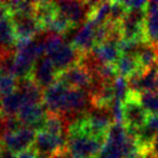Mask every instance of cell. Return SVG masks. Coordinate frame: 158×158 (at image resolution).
Masks as SVG:
<instances>
[{"mask_svg":"<svg viewBox=\"0 0 158 158\" xmlns=\"http://www.w3.org/2000/svg\"><path fill=\"white\" fill-rule=\"evenodd\" d=\"M46 56L52 61L57 72H62L80 63L82 54L64 40L63 36L51 34L44 38Z\"/></svg>","mask_w":158,"mask_h":158,"instance_id":"1","label":"cell"},{"mask_svg":"<svg viewBox=\"0 0 158 158\" xmlns=\"http://www.w3.org/2000/svg\"><path fill=\"white\" fill-rule=\"evenodd\" d=\"M105 141L77 130H67L66 149L72 158H95Z\"/></svg>","mask_w":158,"mask_h":158,"instance_id":"2","label":"cell"},{"mask_svg":"<svg viewBox=\"0 0 158 158\" xmlns=\"http://www.w3.org/2000/svg\"><path fill=\"white\" fill-rule=\"evenodd\" d=\"M123 126L128 132L133 134L145 126L148 118V113L141 105L138 93L130 91L127 100L123 102Z\"/></svg>","mask_w":158,"mask_h":158,"instance_id":"3","label":"cell"},{"mask_svg":"<svg viewBox=\"0 0 158 158\" xmlns=\"http://www.w3.org/2000/svg\"><path fill=\"white\" fill-rule=\"evenodd\" d=\"M90 104V94L88 91L67 88L62 99L59 115L67 120L72 116L87 112Z\"/></svg>","mask_w":158,"mask_h":158,"instance_id":"4","label":"cell"},{"mask_svg":"<svg viewBox=\"0 0 158 158\" xmlns=\"http://www.w3.org/2000/svg\"><path fill=\"white\" fill-rule=\"evenodd\" d=\"M56 81L62 82L68 88L80 89L89 92L94 85V77L86 66L79 63L57 73Z\"/></svg>","mask_w":158,"mask_h":158,"instance_id":"5","label":"cell"},{"mask_svg":"<svg viewBox=\"0 0 158 158\" xmlns=\"http://www.w3.org/2000/svg\"><path fill=\"white\" fill-rule=\"evenodd\" d=\"M37 131L26 126H22L16 131H5L2 134L3 147L19 155L33 147Z\"/></svg>","mask_w":158,"mask_h":158,"instance_id":"6","label":"cell"},{"mask_svg":"<svg viewBox=\"0 0 158 158\" xmlns=\"http://www.w3.org/2000/svg\"><path fill=\"white\" fill-rule=\"evenodd\" d=\"M67 138L65 135H55L44 131H38L31 148L39 156L53 157L66 151Z\"/></svg>","mask_w":158,"mask_h":158,"instance_id":"7","label":"cell"},{"mask_svg":"<svg viewBox=\"0 0 158 158\" xmlns=\"http://www.w3.org/2000/svg\"><path fill=\"white\" fill-rule=\"evenodd\" d=\"M47 116H48V112L42 102L41 103L25 102L16 117L23 126L31 127L38 132L42 129Z\"/></svg>","mask_w":158,"mask_h":158,"instance_id":"8","label":"cell"},{"mask_svg":"<svg viewBox=\"0 0 158 158\" xmlns=\"http://www.w3.org/2000/svg\"><path fill=\"white\" fill-rule=\"evenodd\" d=\"M12 23L18 41L33 40L36 35L42 31L39 22L33 14H11Z\"/></svg>","mask_w":158,"mask_h":158,"instance_id":"9","label":"cell"},{"mask_svg":"<svg viewBox=\"0 0 158 158\" xmlns=\"http://www.w3.org/2000/svg\"><path fill=\"white\" fill-rule=\"evenodd\" d=\"M57 73L52 61L48 56H44L34 65L31 78L39 88L44 90L56 81Z\"/></svg>","mask_w":158,"mask_h":158,"instance_id":"10","label":"cell"},{"mask_svg":"<svg viewBox=\"0 0 158 158\" xmlns=\"http://www.w3.org/2000/svg\"><path fill=\"white\" fill-rule=\"evenodd\" d=\"M56 3L57 11L66 18V20L72 24V26L82 23L85 19L88 18L90 7L88 1H73V0H64Z\"/></svg>","mask_w":158,"mask_h":158,"instance_id":"11","label":"cell"},{"mask_svg":"<svg viewBox=\"0 0 158 158\" xmlns=\"http://www.w3.org/2000/svg\"><path fill=\"white\" fill-rule=\"evenodd\" d=\"M16 35L12 23L11 13L6 2H0V48L11 51L15 49Z\"/></svg>","mask_w":158,"mask_h":158,"instance_id":"12","label":"cell"},{"mask_svg":"<svg viewBox=\"0 0 158 158\" xmlns=\"http://www.w3.org/2000/svg\"><path fill=\"white\" fill-rule=\"evenodd\" d=\"M95 29L97 25L93 24L91 21L86 20V22L75 34L72 44L81 54L91 52V50L95 47Z\"/></svg>","mask_w":158,"mask_h":158,"instance_id":"13","label":"cell"},{"mask_svg":"<svg viewBox=\"0 0 158 158\" xmlns=\"http://www.w3.org/2000/svg\"><path fill=\"white\" fill-rule=\"evenodd\" d=\"M144 31L146 42L158 47V1H149L145 8Z\"/></svg>","mask_w":158,"mask_h":158,"instance_id":"14","label":"cell"},{"mask_svg":"<svg viewBox=\"0 0 158 158\" xmlns=\"http://www.w3.org/2000/svg\"><path fill=\"white\" fill-rule=\"evenodd\" d=\"M119 44H120L119 41L107 40L104 44L95 46L90 53L98 63L114 65L121 55Z\"/></svg>","mask_w":158,"mask_h":158,"instance_id":"15","label":"cell"},{"mask_svg":"<svg viewBox=\"0 0 158 158\" xmlns=\"http://www.w3.org/2000/svg\"><path fill=\"white\" fill-rule=\"evenodd\" d=\"M114 66L117 75L127 79L131 78L138 73L143 72L138 57L131 54H121L118 61L114 64Z\"/></svg>","mask_w":158,"mask_h":158,"instance_id":"16","label":"cell"},{"mask_svg":"<svg viewBox=\"0 0 158 158\" xmlns=\"http://www.w3.org/2000/svg\"><path fill=\"white\" fill-rule=\"evenodd\" d=\"M25 103L24 98L20 91L0 99V117H14L18 116L21 107Z\"/></svg>","mask_w":158,"mask_h":158,"instance_id":"17","label":"cell"},{"mask_svg":"<svg viewBox=\"0 0 158 158\" xmlns=\"http://www.w3.org/2000/svg\"><path fill=\"white\" fill-rule=\"evenodd\" d=\"M57 13L56 3L51 2V1H39L36 2V11L35 16L39 22L42 31H47L54 20L55 15Z\"/></svg>","mask_w":158,"mask_h":158,"instance_id":"18","label":"cell"},{"mask_svg":"<svg viewBox=\"0 0 158 158\" xmlns=\"http://www.w3.org/2000/svg\"><path fill=\"white\" fill-rule=\"evenodd\" d=\"M67 127L68 125L66 123V119L64 117L57 114L48 113V116L40 131L48 132L55 135H65V133H67Z\"/></svg>","mask_w":158,"mask_h":158,"instance_id":"19","label":"cell"},{"mask_svg":"<svg viewBox=\"0 0 158 158\" xmlns=\"http://www.w3.org/2000/svg\"><path fill=\"white\" fill-rule=\"evenodd\" d=\"M138 99L148 115H158V90L138 93Z\"/></svg>","mask_w":158,"mask_h":158,"instance_id":"20","label":"cell"},{"mask_svg":"<svg viewBox=\"0 0 158 158\" xmlns=\"http://www.w3.org/2000/svg\"><path fill=\"white\" fill-rule=\"evenodd\" d=\"M19 79L12 75L2 74L0 76V99L7 97L18 90Z\"/></svg>","mask_w":158,"mask_h":158,"instance_id":"21","label":"cell"},{"mask_svg":"<svg viewBox=\"0 0 158 158\" xmlns=\"http://www.w3.org/2000/svg\"><path fill=\"white\" fill-rule=\"evenodd\" d=\"M113 89H114L115 100L120 102H125L130 93L128 79L120 76H117L114 81H113Z\"/></svg>","mask_w":158,"mask_h":158,"instance_id":"22","label":"cell"},{"mask_svg":"<svg viewBox=\"0 0 158 158\" xmlns=\"http://www.w3.org/2000/svg\"><path fill=\"white\" fill-rule=\"evenodd\" d=\"M95 158H125V152L116 144L106 141Z\"/></svg>","mask_w":158,"mask_h":158,"instance_id":"23","label":"cell"},{"mask_svg":"<svg viewBox=\"0 0 158 158\" xmlns=\"http://www.w3.org/2000/svg\"><path fill=\"white\" fill-rule=\"evenodd\" d=\"M110 112L114 123H121L123 125V102L115 100L110 106Z\"/></svg>","mask_w":158,"mask_h":158,"instance_id":"24","label":"cell"},{"mask_svg":"<svg viewBox=\"0 0 158 158\" xmlns=\"http://www.w3.org/2000/svg\"><path fill=\"white\" fill-rule=\"evenodd\" d=\"M123 3L127 10H145L147 6V1H142V0L123 1Z\"/></svg>","mask_w":158,"mask_h":158,"instance_id":"25","label":"cell"},{"mask_svg":"<svg viewBox=\"0 0 158 158\" xmlns=\"http://www.w3.org/2000/svg\"><path fill=\"white\" fill-rule=\"evenodd\" d=\"M145 127L155 134L158 133V115H149Z\"/></svg>","mask_w":158,"mask_h":158,"instance_id":"26","label":"cell"},{"mask_svg":"<svg viewBox=\"0 0 158 158\" xmlns=\"http://www.w3.org/2000/svg\"><path fill=\"white\" fill-rule=\"evenodd\" d=\"M38 155L33 148H29L25 152H22L19 155H16V158H37Z\"/></svg>","mask_w":158,"mask_h":158,"instance_id":"27","label":"cell"},{"mask_svg":"<svg viewBox=\"0 0 158 158\" xmlns=\"http://www.w3.org/2000/svg\"><path fill=\"white\" fill-rule=\"evenodd\" d=\"M0 158H16V154L12 153L11 151L3 147L2 151L0 152Z\"/></svg>","mask_w":158,"mask_h":158,"instance_id":"28","label":"cell"},{"mask_svg":"<svg viewBox=\"0 0 158 158\" xmlns=\"http://www.w3.org/2000/svg\"><path fill=\"white\" fill-rule=\"evenodd\" d=\"M37 158H51V157H47V156H39V155H38Z\"/></svg>","mask_w":158,"mask_h":158,"instance_id":"29","label":"cell"},{"mask_svg":"<svg viewBox=\"0 0 158 158\" xmlns=\"http://www.w3.org/2000/svg\"><path fill=\"white\" fill-rule=\"evenodd\" d=\"M1 75H2V74H1V72H0V76H1Z\"/></svg>","mask_w":158,"mask_h":158,"instance_id":"30","label":"cell"}]
</instances>
